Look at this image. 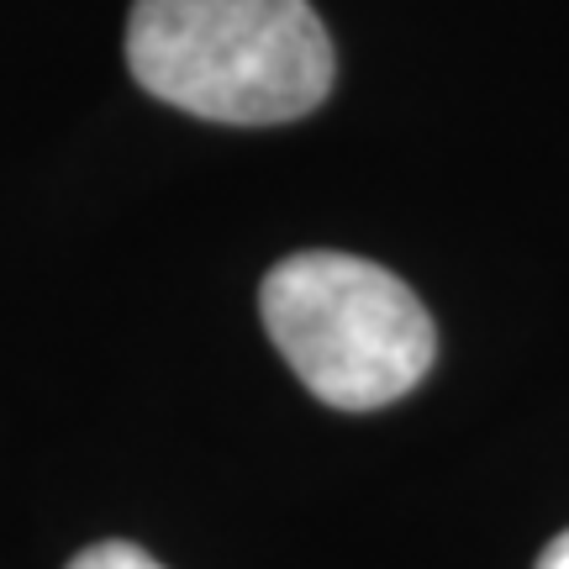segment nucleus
Returning <instances> with one entry per match:
<instances>
[{
	"label": "nucleus",
	"mask_w": 569,
	"mask_h": 569,
	"mask_svg": "<svg viewBox=\"0 0 569 569\" xmlns=\"http://www.w3.org/2000/svg\"><path fill=\"white\" fill-rule=\"evenodd\" d=\"M538 569H569V528L553 538L549 549H543V559H538Z\"/></svg>",
	"instance_id": "nucleus-4"
},
{
	"label": "nucleus",
	"mask_w": 569,
	"mask_h": 569,
	"mask_svg": "<svg viewBox=\"0 0 569 569\" xmlns=\"http://www.w3.org/2000/svg\"><path fill=\"white\" fill-rule=\"evenodd\" d=\"M69 569H163L159 559L138 543H122V538H111V543H90L84 553L69 559Z\"/></svg>",
	"instance_id": "nucleus-3"
},
{
	"label": "nucleus",
	"mask_w": 569,
	"mask_h": 569,
	"mask_svg": "<svg viewBox=\"0 0 569 569\" xmlns=\"http://www.w3.org/2000/svg\"><path fill=\"white\" fill-rule=\"evenodd\" d=\"M259 317L296 380L338 411L401 401L427 380L438 353L432 317L407 280L332 248L290 253L269 269Z\"/></svg>",
	"instance_id": "nucleus-2"
},
{
	"label": "nucleus",
	"mask_w": 569,
	"mask_h": 569,
	"mask_svg": "<svg viewBox=\"0 0 569 569\" xmlns=\"http://www.w3.org/2000/svg\"><path fill=\"white\" fill-rule=\"evenodd\" d=\"M127 63L163 106L227 127L301 122L338 74L311 0H138Z\"/></svg>",
	"instance_id": "nucleus-1"
}]
</instances>
